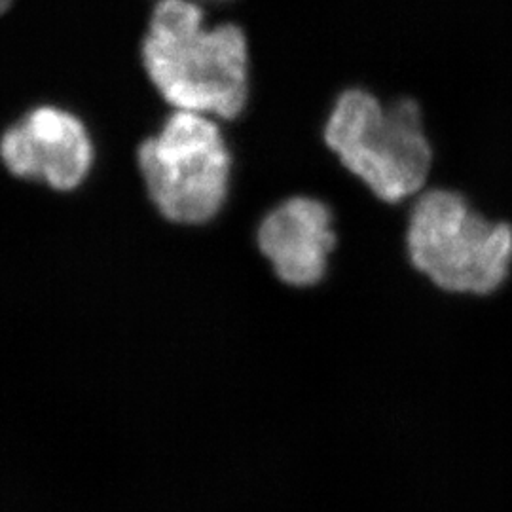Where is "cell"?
Segmentation results:
<instances>
[{"label":"cell","mask_w":512,"mask_h":512,"mask_svg":"<svg viewBox=\"0 0 512 512\" xmlns=\"http://www.w3.org/2000/svg\"><path fill=\"white\" fill-rule=\"evenodd\" d=\"M141 59L150 82L175 110L234 120L249 95V46L236 23L207 27L200 0H158Z\"/></svg>","instance_id":"1"},{"label":"cell","mask_w":512,"mask_h":512,"mask_svg":"<svg viewBox=\"0 0 512 512\" xmlns=\"http://www.w3.org/2000/svg\"><path fill=\"white\" fill-rule=\"evenodd\" d=\"M412 266L444 293L490 296L512 274V226L480 213L461 192L433 188L412 205Z\"/></svg>","instance_id":"2"},{"label":"cell","mask_w":512,"mask_h":512,"mask_svg":"<svg viewBox=\"0 0 512 512\" xmlns=\"http://www.w3.org/2000/svg\"><path fill=\"white\" fill-rule=\"evenodd\" d=\"M325 143L382 202L420 196L433 167V147L414 99L382 105L372 93H342L325 126Z\"/></svg>","instance_id":"3"},{"label":"cell","mask_w":512,"mask_h":512,"mask_svg":"<svg viewBox=\"0 0 512 512\" xmlns=\"http://www.w3.org/2000/svg\"><path fill=\"white\" fill-rule=\"evenodd\" d=\"M137 160L162 217L196 226L219 215L228 196L230 152L211 116L175 110L139 147Z\"/></svg>","instance_id":"4"},{"label":"cell","mask_w":512,"mask_h":512,"mask_svg":"<svg viewBox=\"0 0 512 512\" xmlns=\"http://www.w3.org/2000/svg\"><path fill=\"white\" fill-rule=\"evenodd\" d=\"M2 162L12 175L67 192L86 181L93 145L86 126L67 110L38 107L2 137Z\"/></svg>","instance_id":"5"},{"label":"cell","mask_w":512,"mask_h":512,"mask_svg":"<svg viewBox=\"0 0 512 512\" xmlns=\"http://www.w3.org/2000/svg\"><path fill=\"white\" fill-rule=\"evenodd\" d=\"M336 236L332 213L323 202L293 198L277 205L258 228V247L274 272L291 287H311L323 279Z\"/></svg>","instance_id":"6"}]
</instances>
